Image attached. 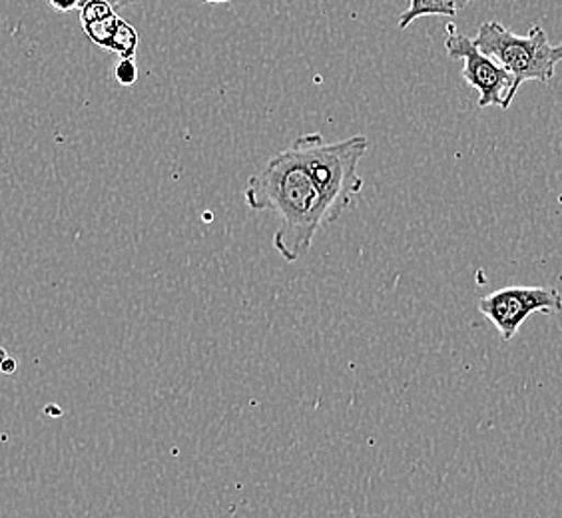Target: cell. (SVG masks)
I'll return each instance as SVG.
<instances>
[{
    "label": "cell",
    "instance_id": "277c9868",
    "mask_svg": "<svg viewBox=\"0 0 562 518\" xmlns=\"http://www.w3.org/2000/svg\"><path fill=\"white\" fill-rule=\"evenodd\" d=\"M447 31V55L453 60H463V80L469 87L475 88L479 94V109H510L519 92L515 76L510 75L505 66L498 65L495 58L485 55L473 38L459 33L453 24H449Z\"/></svg>",
    "mask_w": 562,
    "mask_h": 518
},
{
    "label": "cell",
    "instance_id": "30bf717a",
    "mask_svg": "<svg viewBox=\"0 0 562 518\" xmlns=\"http://www.w3.org/2000/svg\"><path fill=\"white\" fill-rule=\"evenodd\" d=\"M48 4L58 12L75 11L80 7V0H48Z\"/></svg>",
    "mask_w": 562,
    "mask_h": 518
},
{
    "label": "cell",
    "instance_id": "52a82bcc",
    "mask_svg": "<svg viewBox=\"0 0 562 518\" xmlns=\"http://www.w3.org/2000/svg\"><path fill=\"white\" fill-rule=\"evenodd\" d=\"M457 12L439 0H409V9L401 14L400 29L405 31L409 24L423 16H454Z\"/></svg>",
    "mask_w": 562,
    "mask_h": 518
},
{
    "label": "cell",
    "instance_id": "3957f363",
    "mask_svg": "<svg viewBox=\"0 0 562 518\" xmlns=\"http://www.w3.org/2000/svg\"><path fill=\"white\" fill-rule=\"evenodd\" d=\"M473 41L485 55L515 76L519 88L529 80L549 82L557 75V65L562 63V43H549L541 24H535L529 34L520 36L501 22L487 21L479 26Z\"/></svg>",
    "mask_w": 562,
    "mask_h": 518
},
{
    "label": "cell",
    "instance_id": "2e32d148",
    "mask_svg": "<svg viewBox=\"0 0 562 518\" xmlns=\"http://www.w3.org/2000/svg\"><path fill=\"white\" fill-rule=\"evenodd\" d=\"M439 2H443V0H439Z\"/></svg>",
    "mask_w": 562,
    "mask_h": 518
},
{
    "label": "cell",
    "instance_id": "ba28073f",
    "mask_svg": "<svg viewBox=\"0 0 562 518\" xmlns=\"http://www.w3.org/2000/svg\"><path fill=\"white\" fill-rule=\"evenodd\" d=\"M138 43H140V38H138L136 29L122 19L119 26V33H116V36H114V43L110 46V53L119 55L120 58H136V53H138Z\"/></svg>",
    "mask_w": 562,
    "mask_h": 518
},
{
    "label": "cell",
    "instance_id": "7c38bea8",
    "mask_svg": "<svg viewBox=\"0 0 562 518\" xmlns=\"http://www.w3.org/2000/svg\"><path fill=\"white\" fill-rule=\"evenodd\" d=\"M445 4L447 7H451L454 12L463 11V9H467L473 0H443Z\"/></svg>",
    "mask_w": 562,
    "mask_h": 518
},
{
    "label": "cell",
    "instance_id": "5b68a950",
    "mask_svg": "<svg viewBox=\"0 0 562 518\" xmlns=\"http://www.w3.org/2000/svg\"><path fill=\"white\" fill-rule=\"evenodd\" d=\"M479 312L495 325L505 341L519 334L532 314H561L562 295L554 288L510 285L479 300Z\"/></svg>",
    "mask_w": 562,
    "mask_h": 518
},
{
    "label": "cell",
    "instance_id": "7a4b0ae2",
    "mask_svg": "<svg viewBox=\"0 0 562 518\" xmlns=\"http://www.w3.org/2000/svg\"><path fill=\"white\" fill-rule=\"evenodd\" d=\"M292 146L302 156L305 168L319 190L325 222L334 224L351 205V200L363 190L359 162L368 151V138L351 136L347 140L327 142L322 134L312 132L293 140Z\"/></svg>",
    "mask_w": 562,
    "mask_h": 518
},
{
    "label": "cell",
    "instance_id": "8992f818",
    "mask_svg": "<svg viewBox=\"0 0 562 518\" xmlns=\"http://www.w3.org/2000/svg\"><path fill=\"white\" fill-rule=\"evenodd\" d=\"M122 19L119 11H114L110 4L102 0H90L85 7H80V24L90 43L97 44L98 48L109 50L114 36L119 33Z\"/></svg>",
    "mask_w": 562,
    "mask_h": 518
},
{
    "label": "cell",
    "instance_id": "8fae6325",
    "mask_svg": "<svg viewBox=\"0 0 562 518\" xmlns=\"http://www.w3.org/2000/svg\"><path fill=\"white\" fill-rule=\"evenodd\" d=\"M87 2H90V0H80V7H85ZM102 2H106V4H110L114 11H122V9H126V7H131V4H134L136 0H102ZM78 7V9H80Z\"/></svg>",
    "mask_w": 562,
    "mask_h": 518
},
{
    "label": "cell",
    "instance_id": "6da1fadb",
    "mask_svg": "<svg viewBox=\"0 0 562 518\" xmlns=\"http://www.w3.org/2000/svg\"><path fill=\"white\" fill-rule=\"evenodd\" d=\"M246 204L254 212H273L280 217L273 248L288 263L302 259L319 227L327 224L319 190L293 146L271 156L260 172L249 178Z\"/></svg>",
    "mask_w": 562,
    "mask_h": 518
},
{
    "label": "cell",
    "instance_id": "5bb4252c",
    "mask_svg": "<svg viewBox=\"0 0 562 518\" xmlns=\"http://www.w3.org/2000/svg\"><path fill=\"white\" fill-rule=\"evenodd\" d=\"M7 357H9V353L0 347V373H2V363H4V359H7Z\"/></svg>",
    "mask_w": 562,
    "mask_h": 518
},
{
    "label": "cell",
    "instance_id": "9a60e30c",
    "mask_svg": "<svg viewBox=\"0 0 562 518\" xmlns=\"http://www.w3.org/2000/svg\"><path fill=\"white\" fill-rule=\"evenodd\" d=\"M202 2H210V4H224V2H229V0H202Z\"/></svg>",
    "mask_w": 562,
    "mask_h": 518
},
{
    "label": "cell",
    "instance_id": "4fadbf2b",
    "mask_svg": "<svg viewBox=\"0 0 562 518\" xmlns=\"http://www.w3.org/2000/svg\"><path fill=\"white\" fill-rule=\"evenodd\" d=\"M14 371H16V361H14L12 357H7V359H4V363H2V373L11 375Z\"/></svg>",
    "mask_w": 562,
    "mask_h": 518
},
{
    "label": "cell",
    "instance_id": "9c48e42d",
    "mask_svg": "<svg viewBox=\"0 0 562 518\" xmlns=\"http://www.w3.org/2000/svg\"><path fill=\"white\" fill-rule=\"evenodd\" d=\"M114 78L122 87H132L138 80V68L134 58H120L119 65L114 68Z\"/></svg>",
    "mask_w": 562,
    "mask_h": 518
}]
</instances>
